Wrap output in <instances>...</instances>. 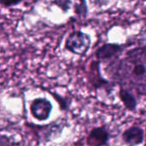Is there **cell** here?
Masks as SVG:
<instances>
[{
    "label": "cell",
    "mask_w": 146,
    "mask_h": 146,
    "mask_svg": "<svg viewBox=\"0 0 146 146\" xmlns=\"http://www.w3.org/2000/svg\"><path fill=\"white\" fill-rule=\"evenodd\" d=\"M119 97H120V99L122 102L124 107L127 110H129L131 112H134L137 110L138 100H137L136 96L133 93L130 92L129 91H127L124 88L120 87Z\"/></svg>",
    "instance_id": "10"
},
{
    "label": "cell",
    "mask_w": 146,
    "mask_h": 146,
    "mask_svg": "<svg viewBox=\"0 0 146 146\" xmlns=\"http://www.w3.org/2000/svg\"><path fill=\"white\" fill-rule=\"evenodd\" d=\"M110 139V133L105 127L93 128L88 134L86 143L88 146H105Z\"/></svg>",
    "instance_id": "8"
},
{
    "label": "cell",
    "mask_w": 146,
    "mask_h": 146,
    "mask_svg": "<svg viewBox=\"0 0 146 146\" xmlns=\"http://www.w3.org/2000/svg\"><path fill=\"white\" fill-rule=\"evenodd\" d=\"M110 81L117 84L135 96H145L146 92V47L145 43L125 51V55L105 65Z\"/></svg>",
    "instance_id": "1"
},
{
    "label": "cell",
    "mask_w": 146,
    "mask_h": 146,
    "mask_svg": "<svg viewBox=\"0 0 146 146\" xmlns=\"http://www.w3.org/2000/svg\"><path fill=\"white\" fill-rule=\"evenodd\" d=\"M53 105L50 100L45 98H38L32 101L30 104V111L33 117L39 121L49 119Z\"/></svg>",
    "instance_id": "4"
},
{
    "label": "cell",
    "mask_w": 146,
    "mask_h": 146,
    "mask_svg": "<svg viewBox=\"0 0 146 146\" xmlns=\"http://www.w3.org/2000/svg\"><path fill=\"white\" fill-rule=\"evenodd\" d=\"M0 146H21V145L14 138L0 133Z\"/></svg>",
    "instance_id": "11"
},
{
    "label": "cell",
    "mask_w": 146,
    "mask_h": 146,
    "mask_svg": "<svg viewBox=\"0 0 146 146\" xmlns=\"http://www.w3.org/2000/svg\"><path fill=\"white\" fill-rule=\"evenodd\" d=\"M92 44V38L90 35L83 31L76 30L68 34L65 41V49L69 52L85 56L89 51Z\"/></svg>",
    "instance_id": "2"
},
{
    "label": "cell",
    "mask_w": 146,
    "mask_h": 146,
    "mask_svg": "<svg viewBox=\"0 0 146 146\" xmlns=\"http://www.w3.org/2000/svg\"><path fill=\"white\" fill-rule=\"evenodd\" d=\"M63 127V124L53 122L47 125H37L35 128L37 133H38L39 139H42L43 142H46L51 140L52 138L60 135L62 132Z\"/></svg>",
    "instance_id": "9"
},
{
    "label": "cell",
    "mask_w": 146,
    "mask_h": 146,
    "mask_svg": "<svg viewBox=\"0 0 146 146\" xmlns=\"http://www.w3.org/2000/svg\"><path fill=\"white\" fill-rule=\"evenodd\" d=\"M121 139L126 146H137L145 142V130L140 126H132L126 129Z\"/></svg>",
    "instance_id": "6"
},
{
    "label": "cell",
    "mask_w": 146,
    "mask_h": 146,
    "mask_svg": "<svg viewBox=\"0 0 146 146\" xmlns=\"http://www.w3.org/2000/svg\"><path fill=\"white\" fill-rule=\"evenodd\" d=\"M100 66H101L100 63L97 60L92 62L90 67V75H89L90 82L96 89L105 88L106 90L107 89L111 90L115 86V84H114L110 80H107L103 77L100 70Z\"/></svg>",
    "instance_id": "5"
},
{
    "label": "cell",
    "mask_w": 146,
    "mask_h": 146,
    "mask_svg": "<svg viewBox=\"0 0 146 146\" xmlns=\"http://www.w3.org/2000/svg\"><path fill=\"white\" fill-rule=\"evenodd\" d=\"M53 3L57 5V7H59L64 13H68L72 6H74V13L79 15L86 17L88 12L85 0H54Z\"/></svg>",
    "instance_id": "7"
},
{
    "label": "cell",
    "mask_w": 146,
    "mask_h": 146,
    "mask_svg": "<svg viewBox=\"0 0 146 146\" xmlns=\"http://www.w3.org/2000/svg\"><path fill=\"white\" fill-rule=\"evenodd\" d=\"M127 44L118 43H106L101 45L96 51L97 61L100 64L108 65L118 60L126 51Z\"/></svg>",
    "instance_id": "3"
},
{
    "label": "cell",
    "mask_w": 146,
    "mask_h": 146,
    "mask_svg": "<svg viewBox=\"0 0 146 146\" xmlns=\"http://www.w3.org/2000/svg\"><path fill=\"white\" fill-rule=\"evenodd\" d=\"M23 1L24 0H0V5L4 8H9L18 5Z\"/></svg>",
    "instance_id": "12"
}]
</instances>
